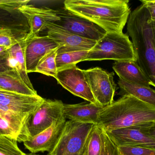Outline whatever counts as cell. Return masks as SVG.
I'll use <instances>...</instances> for the list:
<instances>
[{
    "label": "cell",
    "instance_id": "d4e9b609",
    "mask_svg": "<svg viewBox=\"0 0 155 155\" xmlns=\"http://www.w3.org/2000/svg\"><path fill=\"white\" fill-rule=\"evenodd\" d=\"M59 47L48 51L41 58L36 67L35 72L40 73L55 78L57 74L56 57Z\"/></svg>",
    "mask_w": 155,
    "mask_h": 155
},
{
    "label": "cell",
    "instance_id": "d590c367",
    "mask_svg": "<svg viewBox=\"0 0 155 155\" xmlns=\"http://www.w3.org/2000/svg\"><path fill=\"white\" fill-rule=\"evenodd\" d=\"M27 155H37V154H36L32 153H31L27 154Z\"/></svg>",
    "mask_w": 155,
    "mask_h": 155
},
{
    "label": "cell",
    "instance_id": "4dcf8cb0",
    "mask_svg": "<svg viewBox=\"0 0 155 155\" xmlns=\"http://www.w3.org/2000/svg\"><path fill=\"white\" fill-rule=\"evenodd\" d=\"M142 4L147 9L152 21H155V0H142Z\"/></svg>",
    "mask_w": 155,
    "mask_h": 155
},
{
    "label": "cell",
    "instance_id": "3957f363",
    "mask_svg": "<svg viewBox=\"0 0 155 155\" xmlns=\"http://www.w3.org/2000/svg\"><path fill=\"white\" fill-rule=\"evenodd\" d=\"M155 121V107L131 95H124L104 107L97 125L105 131Z\"/></svg>",
    "mask_w": 155,
    "mask_h": 155
},
{
    "label": "cell",
    "instance_id": "e0dca14e",
    "mask_svg": "<svg viewBox=\"0 0 155 155\" xmlns=\"http://www.w3.org/2000/svg\"><path fill=\"white\" fill-rule=\"evenodd\" d=\"M103 108L90 103L64 104L63 115L69 120L97 125L98 115Z\"/></svg>",
    "mask_w": 155,
    "mask_h": 155
},
{
    "label": "cell",
    "instance_id": "4fadbf2b",
    "mask_svg": "<svg viewBox=\"0 0 155 155\" xmlns=\"http://www.w3.org/2000/svg\"><path fill=\"white\" fill-rule=\"evenodd\" d=\"M46 35L59 45L57 53L78 51H89L96 41L83 38L52 22L45 24Z\"/></svg>",
    "mask_w": 155,
    "mask_h": 155
},
{
    "label": "cell",
    "instance_id": "8992f818",
    "mask_svg": "<svg viewBox=\"0 0 155 155\" xmlns=\"http://www.w3.org/2000/svg\"><path fill=\"white\" fill-rule=\"evenodd\" d=\"M64 105L61 100L45 99L26 120L24 128L25 141L36 136L50 127L55 121L64 117Z\"/></svg>",
    "mask_w": 155,
    "mask_h": 155
},
{
    "label": "cell",
    "instance_id": "d6a6232c",
    "mask_svg": "<svg viewBox=\"0 0 155 155\" xmlns=\"http://www.w3.org/2000/svg\"><path fill=\"white\" fill-rule=\"evenodd\" d=\"M152 28H153V33L154 39L155 43V21H152Z\"/></svg>",
    "mask_w": 155,
    "mask_h": 155
},
{
    "label": "cell",
    "instance_id": "ac0fdd59",
    "mask_svg": "<svg viewBox=\"0 0 155 155\" xmlns=\"http://www.w3.org/2000/svg\"><path fill=\"white\" fill-rule=\"evenodd\" d=\"M113 68L119 79L123 81L144 86L150 87L151 83L136 62L116 61Z\"/></svg>",
    "mask_w": 155,
    "mask_h": 155
},
{
    "label": "cell",
    "instance_id": "f546056e",
    "mask_svg": "<svg viewBox=\"0 0 155 155\" xmlns=\"http://www.w3.org/2000/svg\"><path fill=\"white\" fill-rule=\"evenodd\" d=\"M7 50L0 53V73L14 70L10 65Z\"/></svg>",
    "mask_w": 155,
    "mask_h": 155
},
{
    "label": "cell",
    "instance_id": "4316f807",
    "mask_svg": "<svg viewBox=\"0 0 155 155\" xmlns=\"http://www.w3.org/2000/svg\"><path fill=\"white\" fill-rule=\"evenodd\" d=\"M121 155H155V149L135 146L117 147Z\"/></svg>",
    "mask_w": 155,
    "mask_h": 155
},
{
    "label": "cell",
    "instance_id": "44dd1931",
    "mask_svg": "<svg viewBox=\"0 0 155 155\" xmlns=\"http://www.w3.org/2000/svg\"><path fill=\"white\" fill-rule=\"evenodd\" d=\"M120 95H131L155 107V90L151 87L129 83L119 79Z\"/></svg>",
    "mask_w": 155,
    "mask_h": 155
},
{
    "label": "cell",
    "instance_id": "52a82bcc",
    "mask_svg": "<svg viewBox=\"0 0 155 155\" xmlns=\"http://www.w3.org/2000/svg\"><path fill=\"white\" fill-rule=\"evenodd\" d=\"M84 72L97 104L104 107L113 103L116 88L114 72H108L98 67Z\"/></svg>",
    "mask_w": 155,
    "mask_h": 155
},
{
    "label": "cell",
    "instance_id": "836d02e7",
    "mask_svg": "<svg viewBox=\"0 0 155 155\" xmlns=\"http://www.w3.org/2000/svg\"><path fill=\"white\" fill-rule=\"evenodd\" d=\"M4 32L12 33V34H13L14 35H15V36H16V37H17V38H18V39H19V40H22V39H19V38H18V37H17V36H16V35H15L12 32H11V31H8V30H2V29H0V33H2Z\"/></svg>",
    "mask_w": 155,
    "mask_h": 155
},
{
    "label": "cell",
    "instance_id": "9a60e30c",
    "mask_svg": "<svg viewBox=\"0 0 155 155\" xmlns=\"http://www.w3.org/2000/svg\"><path fill=\"white\" fill-rule=\"evenodd\" d=\"M66 122V119L64 117L60 118L43 132L25 141L24 146L32 153H50L58 142Z\"/></svg>",
    "mask_w": 155,
    "mask_h": 155
},
{
    "label": "cell",
    "instance_id": "484cf974",
    "mask_svg": "<svg viewBox=\"0 0 155 155\" xmlns=\"http://www.w3.org/2000/svg\"><path fill=\"white\" fill-rule=\"evenodd\" d=\"M17 142L14 138L0 136V155H27L19 148Z\"/></svg>",
    "mask_w": 155,
    "mask_h": 155
},
{
    "label": "cell",
    "instance_id": "7402d4cb",
    "mask_svg": "<svg viewBox=\"0 0 155 155\" xmlns=\"http://www.w3.org/2000/svg\"><path fill=\"white\" fill-rule=\"evenodd\" d=\"M25 125L0 116V136L14 138L17 142L25 141L24 135Z\"/></svg>",
    "mask_w": 155,
    "mask_h": 155
},
{
    "label": "cell",
    "instance_id": "5b68a950",
    "mask_svg": "<svg viewBox=\"0 0 155 155\" xmlns=\"http://www.w3.org/2000/svg\"><path fill=\"white\" fill-rule=\"evenodd\" d=\"M94 124L66 121L56 145L47 155H83Z\"/></svg>",
    "mask_w": 155,
    "mask_h": 155
},
{
    "label": "cell",
    "instance_id": "7c38bea8",
    "mask_svg": "<svg viewBox=\"0 0 155 155\" xmlns=\"http://www.w3.org/2000/svg\"><path fill=\"white\" fill-rule=\"evenodd\" d=\"M55 79L58 84L74 95L98 105L94 99L84 73L76 66L57 72Z\"/></svg>",
    "mask_w": 155,
    "mask_h": 155
},
{
    "label": "cell",
    "instance_id": "5bb4252c",
    "mask_svg": "<svg viewBox=\"0 0 155 155\" xmlns=\"http://www.w3.org/2000/svg\"><path fill=\"white\" fill-rule=\"evenodd\" d=\"M29 3L19 8L27 19L30 27V32L26 37L27 39L39 36L41 32H44L47 23H54L60 20L56 10L47 7H36Z\"/></svg>",
    "mask_w": 155,
    "mask_h": 155
},
{
    "label": "cell",
    "instance_id": "83f0119b",
    "mask_svg": "<svg viewBox=\"0 0 155 155\" xmlns=\"http://www.w3.org/2000/svg\"><path fill=\"white\" fill-rule=\"evenodd\" d=\"M102 140L103 145L100 155H121L118 147L109 138L105 131L104 130Z\"/></svg>",
    "mask_w": 155,
    "mask_h": 155
},
{
    "label": "cell",
    "instance_id": "603a6c76",
    "mask_svg": "<svg viewBox=\"0 0 155 155\" xmlns=\"http://www.w3.org/2000/svg\"><path fill=\"white\" fill-rule=\"evenodd\" d=\"M88 51H78L57 53L56 64L57 71L76 66L78 63L84 62Z\"/></svg>",
    "mask_w": 155,
    "mask_h": 155
},
{
    "label": "cell",
    "instance_id": "2e32d148",
    "mask_svg": "<svg viewBox=\"0 0 155 155\" xmlns=\"http://www.w3.org/2000/svg\"><path fill=\"white\" fill-rule=\"evenodd\" d=\"M25 50L26 71L29 73L35 72L40 60L50 50L59 47V45L48 35L36 36L26 39Z\"/></svg>",
    "mask_w": 155,
    "mask_h": 155
},
{
    "label": "cell",
    "instance_id": "6da1fadb",
    "mask_svg": "<svg viewBox=\"0 0 155 155\" xmlns=\"http://www.w3.org/2000/svg\"><path fill=\"white\" fill-rule=\"evenodd\" d=\"M127 0H66L64 7L107 32H123L131 13Z\"/></svg>",
    "mask_w": 155,
    "mask_h": 155
},
{
    "label": "cell",
    "instance_id": "277c9868",
    "mask_svg": "<svg viewBox=\"0 0 155 155\" xmlns=\"http://www.w3.org/2000/svg\"><path fill=\"white\" fill-rule=\"evenodd\" d=\"M104 60L136 62L134 46L127 34L123 32H107L88 51L84 61Z\"/></svg>",
    "mask_w": 155,
    "mask_h": 155
},
{
    "label": "cell",
    "instance_id": "d6986e66",
    "mask_svg": "<svg viewBox=\"0 0 155 155\" xmlns=\"http://www.w3.org/2000/svg\"><path fill=\"white\" fill-rule=\"evenodd\" d=\"M25 38L7 50L11 67L15 70L25 84L30 89L35 91L26 71L25 50Z\"/></svg>",
    "mask_w": 155,
    "mask_h": 155
},
{
    "label": "cell",
    "instance_id": "9c48e42d",
    "mask_svg": "<svg viewBox=\"0 0 155 155\" xmlns=\"http://www.w3.org/2000/svg\"><path fill=\"white\" fill-rule=\"evenodd\" d=\"M55 10L60 20L54 23L76 35L97 42L107 33L97 25L71 12L64 7Z\"/></svg>",
    "mask_w": 155,
    "mask_h": 155
},
{
    "label": "cell",
    "instance_id": "ffe728a7",
    "mask_svg": "<svg viewBox=\"0 0 155 155\" xmlns=\"http://www.w3.org/2000/svg\"><path fill=\"white\" fill-rule=\"evenodd\" d=\"M0 88L25 95H38L36 91L32 90L25 84L15 70L0 73Z\"/></svg>",
    "mask_w": 155,
    "mask_h": 155
},
{
    "label": "cell",
    "instance_id": "cb8c5ba5",
    "mask_svg": "<svg viewBox=\"0 0 155 155\" xmlns=\"http://www.w3.org/2000/svg\"><path fill=\"white\" fill-rule=\"evenodd\" d=\"M103 130L94 125L89 134L83 155H100L103 145Z\"/></svg>",
    "mask_w": 155,
    "mask_h": 155
},
{
    "label": "cell",
    "instance_id": "8fae6325",
    "mask_svg": "<svg viewBox=\"0 0 155 155\" xmlns=\"http://www.w3.org/2000/svg\"><path fill=\"white\" fill-rule=\"evenodd\" d=\"M153 123H146L105 132L117 147L135 146L155 150V140L148 133V129Z\"/></svg>",
    "mask_w": 155,
    "mask_h": 155
},
{
    "label": "cell",
    "instance_id": "1f68e13d",
    "mask_svg": "<svg viewBox=\"0 0 155 155\" xmlns=\"http://www.w3.org/2000/svg\"><path fill=\"white\" fill-rule=\"evenodd\" d=\"M148 133L155 140V121L153 122L148 130Z\"/></svg>",
    "mask_w": 155,
    "mask_h": 155
},
{
    "label": "cell",
    "instance_id": "30bf717a",
    "mask_svg": "<svg viewBox=\"0 0 155 155\" xmlns=\"http://www.w3.org/2000/svg\"><path fill=\"white\" fill-rule=\"evenodd\" d=\"M44 99L39 95H25L0 88V114L14 113L30 116Z\"/></svg>",
    "mask_w": 155,
    "mask_h": 155
},
{
    "label": "cell",
    "instance_id": "7a4b0ae2",
    "mask_svg": "<svg viewBox=\"0 0 155 155\" xmlns=\"http://www.w3.org/2000/svg\"><path fill=\"white\" fill-rule=\"evenodd\" d=\"M136 56V62L155 87V43L150 15L143 5L131 12L127 26Z\"/></svg>",
    "mask_w": 155,
    "mask_h": 155
},
{
    "label": "cell",
    "instance_id": "f1b7e54d",
    "mask_svg": "<svg viewBox=\"0 0 155 155\" xmlns=\"http://www.w3.org/2000/svg\"><path fill=\"white\" fill-rule=\"evenodd\" d=\"M21 40L18 39L14 35L10 32L0 33V46L9 48Z\"/></svg>",
    "mask_w": 155,
    "mask_h": 155
},
{
    "label": "cell",
    "instance_id": "ba28073f",
    "mask_svg": "<svg viewBox=\"0 0 155 155\" xmlns=\"http://www.w3.org/2000/svg\"><path fill=\"white\" fill-rule=\"evenodd\" d=\"M30 2L0 0V29L11 31L20 39L25 38L30 32V27L27 19L19 8Z\"/></svg>",
    "mask_w": 155,
    "mask_h": 155
},
{
    "label": "cell",
    "instance_id": "e575fe53",
    "mask_svg": "<svg viewBox=\"0 0 155 155\" xmlns=\"http://www.w3.org/2000/svg\"><path fill=\"white\" fill-rule=\"evenodd\" d=\"M7 49H8V48H5V47H2V46H0V53L4 52L5 51L7 50Z\"/></svg>",
    "mask_w": 155,
    "mask_h": 155
}]
</instances>
